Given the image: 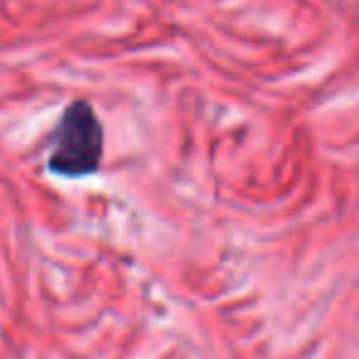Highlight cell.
Masks as SVG:
<instances>
[{
  "label": "cell",
  "mask_w": 359,
  "mask_h": 359,
  "mask_svg": "<svg viewBox=\"0 0 359 359\" xmlns=\"http://www.w3.org/2000/svg\"><path fill=\"white\" fill-rule=\"evenodd\" d=\"M104 138L96 114L89 104H72L57 128L50 168L65 177H81L99 168Z\"/></svg>",
  "instance_id": "1"
}]
</instances>
